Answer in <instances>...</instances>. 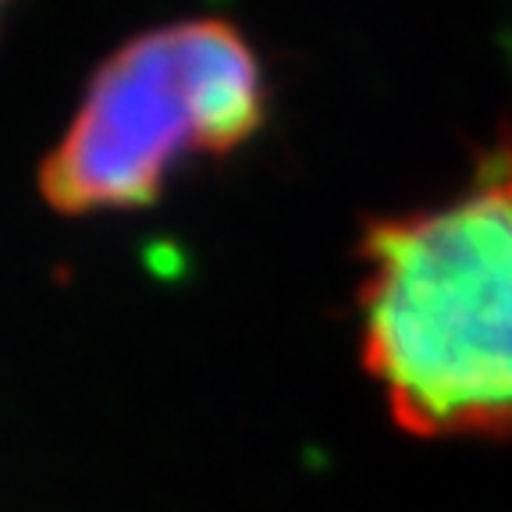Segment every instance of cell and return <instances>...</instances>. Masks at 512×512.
Here are the masks:
<instances>
[{
	"instance_id": "3",
	"label": "cell",
	"mask_w": 512,
	"mask_h": 512,
	"mask_svg": "<svg viewBox=\"0 0 512 512\" xmlns=\"http://www.w3.org/2000/svg\"><path fill=\"white\" fill-rule=\"evenodd\" d=\"M8 4H11V0H0V15H4V8H8Z\"/></svg>"
},
{
	"instance_id": "2",
	"label": "cell",
	"mask_w": 512,
	"mask_h": 512,
	"mask_svg": "<svg viewBox=\"0 0 512 512\" xmlns=\"http://www.w3.org/2000/svg\"><path fill=\"white\" fill-rule=\"evenodd\" d=\"M264 114V68L235 25H160L100 64L72 125L43 160L40 189L61 214L146 207L171 168L242 146Z\"/></svg>"
},
{
	"instance_id": "1",
	"label": "cell",
	"mask_w": 512,
	"mask_h": 512,
	"mask_svg": "<svg viewBox=\"0 0 512 512\" xmlns=\"http://www.w3.org/2000/svg\"><path fill=\"white\" fill-rule=\"evenodd\" d=\"M360 345L399 427L512 434V125L456 192L381 217L360 246Z\"/></svg>"
}]
</instances>
